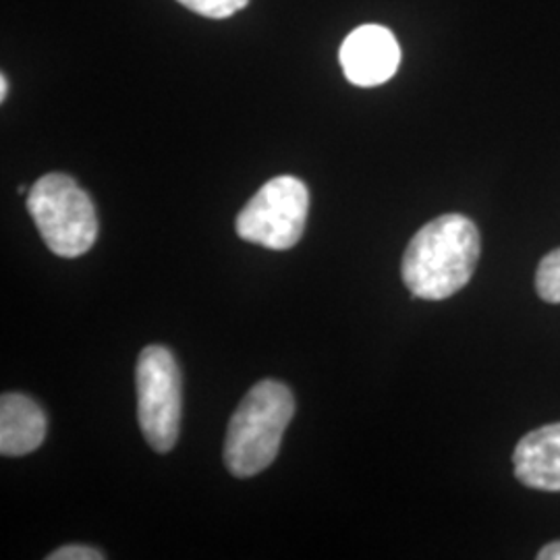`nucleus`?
Wrapping results in <instances>:
<instances>
[{
  "instance_id": "obj_8",
  "label": "nucleus",
  "mask_w": 560,
  "mask_h": 560,
  "mask_svg": "<svg viewBox=\"0 0 560 560\" xmlns=\"http://www.w3.org/2000/svg\"><path fill=\"white\" fill-rule=\"evenodd\" d=\"M46 439V416L40 405L21 393H4L0 399V453L23 457L40 448Z\"/></svg>"
},
{
  "instance_id": "obj_12",
  "label": "nucleus",
  "mask_w": 560,
  "mask_h": 560,
  "mask_svg": "<svg viewBox=\"0 0 560 560\" xmlns=\"http://www.w3.org/2000/svg\"><path fill=\"white\" fill-rule=\"evenodd\" d=\"M538 559L540 560H560V540L552 541L548 546H544L540 552H538Z\"/></svg>"
},
{
  "instance_id": "obj_3",
  "label": "nucleus",
  "mask_w": 560,
  "mask_h": 560,
  "mask_svg": "<svg viewBox=\"0 0 560 560\" xmlns=\"http://www.w3.org/2000/svg\"><path fill=\"white\" fill-rule=\"evenodd\" d=\"M27 210L42 240L60 258H80L98 237V217L92 198L65 173H48L27 194Z\"/></svg>"
},
{
  "instance_id": "obj_10",
  "label": "nucleus",
  "mask_w": 560,
  "mask_h": 560,
  "mask_svg": "<svg viewBox=\"0 0 560 560\" xmlns=\"http://www.w3.org/2000/svg\"><path fill=\"white\" fill-rule=\"evenodd\" d=\"M179 2L201 18L226 20V18L240 13L241 9H245L249 0H179Z\"/></svg>"
},
{
  "instance_id": "obj_2",
  "label": "nucleus",
  "mask_w": 560,
  "mask_h": 560,
  "mask_svg": "<svg viewBox=\"0 0 560 560\" xmlns=\"http://www.w3.org/2000/svg\"><path fill=\"white\" fill-rule=\"evenodd\" d=\"M295 416V399L282 382L261 381L243 397L229 421L224 465L235 478L261 474L279 455L284 430Z\"/></svg>"
},
{
  "instance_id": "obj_11",
  "label": "nucleus",
  "mask_w": 560,
  "mask_h": 560,
  "mask_svg": "<svg viewBox=\"0 0 560 560\" xmlns=\"http://www.w3.org/2000/svg\"><path fill=\"white\" fill-rule=\"evenodd\" d=\"M48 560H102L104 559V555H102L101 550H96V548H92V546H81V544H75V546H62L59 550H55L52 555H48L46 557Z\"/></svg>"
},
{
  "instance_id": "obj_9",
  "label": "nucleus",
  "mask_w": 560,
  "mask_h": 560,
  "mask_svg": "<svg viewBox=\"0 0 560 560\" xmlns=\"http://www.w3.org/2000/svg\"><path fill=\"white\" fill-rule=\"evenodd\" d=\"M536 291L546 303H560V247L540 261L536 272Z\"/></svg>"
},
{
  "instance_id": "obj_7",
  "label": "nucleus",
  "mask_w": 560,
  "mask_h": 560,
  "mask_svg": "<svg viewBox=\"0 0 560 560\" xmlns=\"http://www.w3.org/2000/svg\"><path fill=\"white\" fill-rule=\"evenodd\" d=\"M517 480L544 492H560V421L525 434L513 453Z\"/></svg>"
},
{
  "instance_id": "obj_1",
  "label": "nucleus",
  "mask_w": 560,
  "mask_h": 560,
  "mask_svg": "<svg viewBox=\"0 0 560 560\" xmlns=\"http://www.w3.org/2000/svg\"><path fill=\"white\" fill-rule=\"evenodd\" d=\"M480 260V231L460 214H444L409 241L402 256V282L413 298H453L471 280Z\"/></svg>"
},
{
  "instance_id": "obj_13",
  "label": "nucleus",
  "mask_w": 560,
  "mask_h": 560,
  "mask_svg": "<svg viewBox=\"0 0 560 560\" xmlns=\"http://www.w3.org/2000/svg\"><path fill=\"white\" fill-rule=\"evenodd\" d=\"M7 92H9V81L2 75V78H0V101H7Z\"/></svg>"
},
{
  "instance_id": "obj_5",
  "label": "nucleus",
  "mask_w": 560,
  "mask_h": 560,
  "mask_svg": "<svg viewBox=\"0 0 560 560\" xmlns=\"http://www.w3.org/2000/svg\"><path fill=\"white\" fill-rule=\"evenodd\" d=\"M310 214V191L298 177L268 180L237 217L241 240L284 252L300 243Z\"/></svg>"
},
{
  "instance_id": "obj_6",
  "label": "nucleus",
  "mask_w": 560,
  "mask_h": 560,
  "mask_svg": "<svg viewBox=\"0 0 560 560\" xmlns=\"http://www.w3.org/2000/svg\"><path fill=\"white\" fill-rule=\"evenodd\" d=\"M345 78L360 88H374L390 80L400 65L399 42L382 25H361L340 46Z\"/></svg>"
},
{
  "instance_id": "obj_4",
  "label": "nucleus",
  "mask_w": 560,
  "mask_h": 560,
  "mask_svg": "<svg viewBox=\"0 0 560 560\" xmlns=\"http://www.w3.org/2000/svg\"><path fill=\"white\" fill-rule=\"evenodd\" d=\"M138 421L156 453H168L179 441L180 372L175 355L161 345L145 347L138 358Z\"/></svg>"
}]
</instances>
